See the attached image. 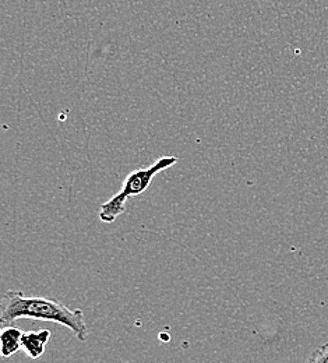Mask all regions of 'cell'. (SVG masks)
I'll list each match as a JSON object with an SVG mask.
<instances>
[{"label":"cell","mask_w":328,"mask_h":363,"mask_svg":"<svg viewBox=\"0 0 328 363\" xmlns=\"http://www.w3.org/2000/svg\"><path fill=\"white\" fill-rule=\"evenodd\" d=\"M23 333L17 325H4L0 331V351L3 358H10L11 355L17 354L21 347Z\"/></svg>","instance_id":"4"},{"label":"cell","mask_w":328,"mask_h":363,"mask_svg":"<svg viewBox=\"0 0 328 363\" xmlns=\"http://www.w3.org/2000/svg\"><path fill=\"white\" fill-rule=\"evenodd\" d=\"M49 338H50L49 330L24 331L21 338V347L31 359H40L45 354Z\"/></svg>","instance_id":"3"},{"label":"cell","mask_w":328,"mask_h":363,"mask_svg":"<svg viewBox=\"0 0 328 363\" xmlns=\"http://www.w3.org/2000/svg\"><path fill=\"white\" fill-rule=\"evenodd\" d=\"M178 161H179L178 157H162L157 160L154 164H151L149 167L130 172L123 182L120 191L101 206L99 220L105 224L115 223L123 213H126L128 199L145 193L149 189L152 179L158 174L174 167Z\"/></svg>","instance_id":"2"},{"label":"cell","mask_w":328,"mask_h":363,"mask_svg":"<svg viewBox=\"0 0 328 363\" xmlns=\"http://www.w3.org/2000/svg\"><path fill=\"white\" fill-rule=\"evenodd\" d=\"M20 318L52 321L67 327L74 337L84 342L89 338L90 327L81 309H69L55 299L41 296H27L20 291H7L1 298L0 323L11 325Z\"/></svg>","instance_id":"1"},{"label":"cell","mask_w":328,"mask_h":363,"mask_svg":"<svg viewBox=\"0 0 328 363\" xmlns=\"http://www.w3.org/2000/svg\"><path fill=\"white\" fill-rule=\"evenodd\" d=\"M306 363H328V342L317 348Z\"/></svg>","instance_id":"5"}]
</instances>
